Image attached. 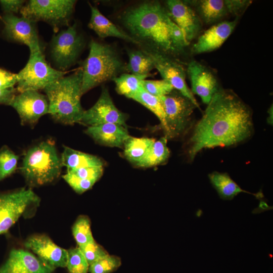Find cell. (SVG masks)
Listing matches in <instances>:
<instances>
[{
	"label": "cell",
	"mask_w": 273,
	"mask_h": 273,
	"mask_svg": "<svg viewBox=\"0 0 273 273\" xmlns=\"http://www.w3.org/2000/svg\"><path fill=\"white\" fill-rule=\"evenodd\" d=\"M253 132L250 108L234 92L220 88L195 126L189 140L190 160L204 149L239 144Z\"/></svg>",
	"instance_id": "6da1fadb"
},
{
	"label": "cell",
	"mask_w": 273,
	"mask_h": 273,
	"mask_svg": "<svg viewBox=\"0 0 273 273\" xmlns=\"http://www.w3.org/2000/svg\"><path fill=\"white\" fill-rule=\"evenodd\" d=\"M121 21L128 34L143 50L174 58L189 44L165 7L157 1H145L129 7Z\"/></svg>",
	"instance_id": "7a4b0ae2"
},
{
	"label": "cell",
	"mask_w": 273,
	"mask_h": 273,
	"mask_svg": "<svg viewBox=\"0 0 273 273\" xmlns=\"http://www.w3.org/2000/svg\"><path fill=\"white\" fill-rule=\"evenodd\" d=\"M82 79L81 67L43 89L49 102V114L55 121L66 125L79 123L85 111L80 102Z\"/></svg>",
	"instance_id": "3957f363"
},
{
	"label": "cell",
	"mask_w": 273,
	"mask_h": 273,
	"mask_svg": "<svg viewBox=\"0 0 273 273\" xmlns=\"http://www.w3.org/2000/svg\"><path fill=\"white\" fill-rule=\"evenodd\" d=\"M125 65L111 46L92 39L88 56L81 67L82 95L125 73Z\"/></svg>",
	"instance_id": "277c9868"
},
{
	"label": "cell",
	"mask_w": 273,
	"mask_h": 273,
	"mask_svg": "<svg viewBox=\"0 0 273 273\" xmlns=\"http://www.w3.org/2000/svg\"><path fill=\"white\" fill-rule=\"evenodd\" d=\"M62 167L61 158L55 142L46 140L26 151L20 169L29 186L38 187L57 179L61 174Z\"/></svg>",
	"instance_id": "5b68a950"
},
{
	"label": "cell",
	"mask_w": 273,
	"mask_h": 273,
	"mask_svg": "<svg viewBox=\"0 0 273 273\" xmlns=\"http://www.w3.org/2000/svg\"><path fill=\"white\" fill-rule=\"evenodd\" d=\"M165 114L164 136L167 139L179 138L191 126L196 105L176 89L160 97Z\"/></svg>",
	"instance_id": "8992f818"
},
{
	"label": "cell",
	"mask_w": 273,
	"mask_h": 273,
	"mask_svg": "<svg viewBox=\"0 0 273 273\" xmlns=\"http://www.w3.org/2000/svg\"><path fill=\"white\" fill-rule=\"evenodd\" d=\"M67 72L52 67L46 61L42 51L30 54L25 67L17 74L16 90H38L65 76Z\"/></svg>",
	"instance_id": "52a82bcc"
},
{
	"label": "cell",
	"mask_w": 273,
	"mask_h": 273,
	"mask_svg": "<svg viewBox=\"0 0 273 273\" xmlns=\"http://www.w3.org/2000/svg\"><path fill=\"white\" fill-rule=\"evenodd\" d=\"M76 3L74 0H30L20 12L22 17L44 21L56 29L68 24Z\"/></svg>",
	"instance_id": "ba28073f"
},
{
	"label": "cell",
	"mask_w": 273,
	"mask_h": 273,
	"mask_svg": "<svg viewBox=\"0 0 273 273\" xmlns=\"http://www.w3.org/2000/svg\"><path fill=\"white\" fill-rule=\"evenodd\" d=\"M84 46V39L74 23L53 35L50 43L51 58L60 70L64 71L76 63Z\"/></svg>",
	"instance_id": "9c48e42d"
},
{
	"label": "cell",
	"mask_w": 273,
	"mask_h": 273,
	"mask_svg": "<svg viewBox=\"0 0 273 273\" xmlns=\"http://www.w3.org/2000/svg\"><path fill=\"white\" fill-rule=\"evenodd\" d=\"M127 115L114 104L108 88L103 86L96 103L85 110L79 123L95 126L105 123H118L126 125Z\"/></svg>",
	"instance_id": "30bf717a"
},
{
	"label": "cell",
	"mask_w": 273,
	"mask_h": 273,
	"mask_svg": "<svg viewBox=\"0 0 273 273\" xmlns=\"http://www.w3.org/2000/svg\"><path fill=\"white\" fill-rule=\"evenodd\" d=\"M4 32L9 39L27 46L30 54L42 51L36 27V22L18 17L14 14H5L2 17Z\"/></svg>",
	"instance_id": "8fae6325"
},
{
	"label": "cell",
	"mask_w": 273,
	"mask_h": 273,
	"mask_svg": "<svg viewBox=\"0 0 273 273\" xmlns=\"http://www.w3.org/2000/svg\"><path fill=\"white\" fill-rule=\"evenodd\" d=\"M143 50L151 57L155 68L158 70L162 78L168 81L174 89L178 90L189 99L197 108H199L197 101L187 84L186 73L183 66L176 59L169 56Z\"/></svg>",
	"instance_id": "7c38bea8"
},
{
	"label": "cell",
	"mask_w": 273,
	"mask_h": 273,
	"mask_svg": "<svg viewBox=\"0 0 273 273\" xmlns=\"http://www.w3.org/2000/svg\"><path fill=\"white\" fill-rule=\"evenodd\" d=\"M10 106L18 113L21 123L33 124L49 114V105L46 96L38 90H26L16 95Z\"/></svg>",
	"instance_id": "4fadbf2b"
},
{
	"label": "cell",
	"mask_w": 273,
	"mask_h": 273,
	"mask_svg": "<svg viewBox=\"0 0 273 273\" xmlns=\"http://www.w3.org/2000/svg\"><path fill=\"white\" fill-rule=\"evenodd\" d=\"M165 7L189 44L201 30L202 22L199 16L186 1L168 0Z\"/></svg>",
	"instance_id": "5bb4252c"
},
{
	"label": "cell",
	"mask_w": 273,
	"mask_h": 273,
	"mask_svg": "<svg viewBox=\"0 0 273 273\" xmlns=\"http://www.w3.org/2000/svg\"><path fill=\"white\" fill-rule=\"evenodd\" d=\"M24 245L51 267L55 269L66 266L67 250L57 245L47 236H32L25 241Z\"/></svg>",
	"instance_id": "9a60e30c"
},
{
	"label": "cell",
	"mask_w": 273,
	"mask_h": 273,
	"mask_svg": "<svg viewBox=\"0 0 273 273\" xmlns=\"http://www.w3.org/2000/svg\"><path fill=\"white\" fill-rule=\"evenodd\" d=\"M54 270L30 252L20 248L11 249L0 266V273H52Z\"/></svg>",
	"instance_id": "2e32d148"
},
{
	"label": "cell",
	"mask_w": 273,
	"mask_h": 273,
	"mask_svg": "<svg viewBox=\"0 0 273 273\" xmlns=\"http://www.w3.org/2000/svg\"><path fill=\"white\" fill-rule=\"evenodd\" d=\"M187 73L191 84V92L199 96L202 101L208 104L220 89L217 79L205 66L196 60L188 64Z\"/></svg>",
	"instance_id": "e0dca14e"
},
{
	"label": "cell",
	"mask_w": 273,
	"mask_h": 273,
	"mask_svg": "<svg viewBox=\"0 0 273 273\" xmlns=\"http://www.w3.org/2000/svg\"><path fill=\"white\" fill-rule=\"evenodd\" d=\"M238 18L217 23L200 35L192 47L193 54L210 52L219 48L234 31Z\"/></svg>",
	"instance_id": "ac0fdd59"
},
{
	"label": "cell",
	"mask_w": 273,
	"mask_h": 273,
	"mask_svg": "<svg viewBox=\"0 0 273 273\" xmlns=\"http://www.w3.org/2000/svg\"><path fill=\"white\" fill-rule=\"evenodd\" d=\"M85 132L94 141L103 146L123 148L130 136L125 126L118 123H105L88 126Z\"/></svg>",
	"instance_id": "d6986e66"
},
{
	"label": "cell",
	"mask_w": 273,
	"mask_h": 273,
	"mask_svg": "<svg viewBox=\"0 0 273 273\" xmlns=\"http://www.w3.org/2000/svg\"><path fill=\"white\" fill-rule=\"evenodd\" d=\"M90 18L88 27L92 29L99 37L105 38L114 37L139 46L138 43L126 32L118 28L103 15L96 6L89 4Z\"/></svg>",
	"instance_id": "ffe728a7"
},
{
	"label": "cell",
	"mask_w": 273,
	"mask_h": 273,
	"mask_svg": "<svg viewBox=\"0 0 273 273\" xmlns=\"http://www.w3.org/2000/svg\"><path fill=\"white\" fill-rule=\"evenodd\" d=\"M186 2L195 11L202 22L207 24L218 23L228 14L224 0H193Z\"/></svg>",
	"instance_id": "44dd1931"
},
{
	"label": "cell",
	"mask_w": 273,
	"mask_h": 273,
	"mask_svg": "<svg viewBox=\"0 0 273 273\" xmlns=\"http://www.w3.org/2000/svg\"><path fill=\"white\" fill-rule=\"evenodd\" d=\"M208 177L212 186L222 199L232 200L242 192L251 194L258 199L263 197L261 192L252 193L243 190L227 173L214 171L208 175Z\"/></svg>",
	"instance_id": "7402d4cb"
},
{
	"label": "cell",
	"mask_w": 273,
	"mask_h": 273,
	"mask_svg": "<svg viewBox=\"0 0 273 273\" xmlns=\"http://www.w3.org/2000/svg\"><path fill=\"white\" fill-rule=\"evenodd\" d=\"M62 166L67 170L86 167L104 166V162L100 157L64 146L61 155Z\"/></svg>",
	"instance_id": "603a6c76"
},
{
	"label": "cell",
	"mask_w": 273,
	"mask_h": 273,
	"mask_svg": "<svg viewBox=\"0 0 273 273\" xmlns=\"http://www.w3.org/2000/svg\"><path fill=\"white\" fill-rule=\"evenodd\" d=\"M155 141L153 138H135L130 135L123 145L125 158L131 164L137 166Z\"/></svg>",
	"instance_id": "cb8c5ba5"
},
{
	"label": "cell",
	"mask_w": 273,
	"mask_h": 273,
	"mask_svg": "<svg viewBox=\"0 0 273 273\" xmlns=\"http://www.w3.org/2000/svg\"><path fill=\"white\" fill-rule=\"evenodd\" d=\"M128 62L125 65V73L137 75L150 76L155 68L151 57L144 50H131L128 53Z\"/></svg>",
	"instance_id": "d4e9b609"
},
{
	"label": "cell",
	"mask_w": 273,
	"mask_h": 273,
	"mask_svg": "<svg viewBox=\"0 0 273 273\" xmlns=\"http://www.w3.org/2000/svg\"><path fill=\"white\" fill-rule=\"evenodd\" d=\"M167 141V139L165 136L157 141L155 140L137 167L148 168L165 162L170 156Z\"/></svg>",
	"instance_id": "484cf974"
},
{
	"label": "cell",
	"mask_w": 273,
	"mask_h": 273,
	"mask_svg": "<svg viewBox=\"0 0 273 273\" xmlns=\"http://www.w3.org/2000/svg\"><path fill=\"white\" fill-rule=\"evenodd\" d=\"M148 76L123 73L114 80L116 92L121 95L132 99L143 87V81Z\"/></svg>",
	"instance_id": "4316f807"
},
{
	"label": "cell",
	"mask_w": 273,
	"mask_h": 273,
	"mask_svg": "<svg viewBox=\"0 0 273 273\" xmlns=\"http://www.w3.org/2000/svg\"><path fill=\"white\" fill-rule=\"evenodd\" d=\"M131 99L140 103L152 112L159 119L161 127L165 126V114L159 98L154 96L143 88Z\"/></svg>",
	"instance_id": "83f0119b"
},
{
	"label": "cell",
	"mask_w": 273,
	"mask_h": 273,
	"mask_svg": "<svg viewBox=\"0 0 273 273\" xmlns=\"http://www.w3.org/2000/svg\"><path fill=\"white\" fill-rule=\"evenodd\" d=\"M72 232L78 247L95 241L91 231L90 221L86 216L81 215L77 218L72 226Z\"/></svg>",
	"instance_id": "f1b7e54d"
},
{
	"label": "cell",
	"mask_w": 273,
	"mask_h": 273,
	"mask_svg": "<svg viewBox=\"0 0 273 273\" xmlns=\"http://www.w3.org/2000/svg\"><path fill=\"white\" fill-rule=\"evenodd\" d=\"M18 159L19 156L8 147L0 149V182L15 172Z\"/></svg>",
	"instance_id": "f546056e"
},
{
	"label": "cell",
	"mask_w": 273,
	"mask_h": 273,
	"mask_svg": "<svg viewBox=\"0 0 273 273\" xmlns=\"http://www.w3.org/2000/svg\"><path fill=\"white\" fill-rule=\"evenodd\" d=\"M66 267L69 273H87L89 265L78 247L67 250Z\"/></svg>",
	"instance_id": "4dcf8cb0"
},
{
	"label": "cell",
	"mask_w": 273,
	"mask_h": 273,
	"mask_svg": "<svg viewBox=\"0 0 273 273\" xmlns=\"http://www.w3.org/2000/svg\"><path fill=\"white\" fill-rule=\"evenodd\" d=\"M121 264V259L115 255L108 254L89 265L90 273H111Z\"/></svg>",
	"instance_id": "1f68e13d"
},
{
	"label": "cell",
	"mask_w": 273,
	"mask_h": 273,
	"mask_svg": "<svg viewBox=\"0 0 273 273\" xmlns=\"http://www.w3.org/2000/svg\"><path fill=\"white\" fill-rule=\"evenodd\" d=\"M11 191L0 192V235L6 233L13 225L10 213Z\"/></svg>",
	"instance_id": "d6a6232c"
},
{
	"label": "cell",
	"mask_w": 273,
	"mask_h": 273,
	"mask_svg": "<svg viewBox=\"0 0 273 273\" xmlns=\"http://www.w3.org/2000/svg\"><path fill=\"white\" fill-rule=\"evenodd\" d=\"M144 89L149 94L160 98L169 94L174 89L172 85L165 79L148 80L143 81Z\"/></svg>",
	"instance_id": "836d02e7"
},
{
	"label": "cell",
	"mask_w": 273,
	"mask_h": 273,
	"mask_svg": "<svg viewBox=\"0 0 273 273\" xmlns=\"http://www.w3.org/2000/svg\"><path fill=\"white\" fill-rule=\"evenodd\" d=\"M78 247L89 265L109 254L106 250L102 246L98 244L95 240Z\"/></svg>",
	"instance_id": "e575fe53"
},
{
	"label": "cell",
	"mask_w": 273,
	"mask_h": 273,
	"mask_svg": "<svg viewBox=\"0 0 273 273\" xmlns=\"http://www.w3.org/2000/svg\"><path fill=\"white\" fill-rule=\"evenodd\" d=\"M62 177L70 187L79 194L90 189L97 182L94 180L79 178L67 172Z\"/></svg>",
	"instance_id": "d590c367"
},
{
	"label": "cell",
	"mask_w": 273,
	"mask_h": 273,
	"mask_svg": "<svg viewBox=\"0 0 273 273\" xmlns=\"http://www.w3.org/2000/svg\"><path fill=\"white\" fill-rule=\"evenodd\" d=\"M103 166L86 167L67 170V172L78 177L98 181L102 176Z\"/></svg>",
	"instance_id": "8d00e7d4"
},
{
	"label": "cell",
	"mask_w": 273,
	"mask_h": 273,
	"mask_svg": "<svg viewBox=\"0 0 273 273\" xmlns=\"http://www.w3.org/2000/svg\"><path fill=\"white\" fill-rule=\"evenodd\" d=\"M228 14L238 18L252 3L250 0H224Z\"/></svg>",
	"instance_id": "74e56055"
},
{
	"label": "cell",
	"mask_w": 273,
	"mask_h": 273,
	"mask_svg": "<svg viewBox=\"0 0 273 273\" xmlns=\"http://www.w3.org/2000/svg\"><path fill=\"white\" fill-rule=\"evenodd\" d=\"M25 2L23 0H0V5L6 14H14L20 11Z\"/></svg>",
	"instance_id": "f35d334b"
},
{
	"label": "cell",
	"mask_w": 273,
	"mask_h": 273,
	"mask_svg": "<svg viewBox=\"0 0 273 273\" xmlns=\"http://www.w3.org/2000/svg\"><path fill=\"white\" fill-rule=\"evenodd\" d=\"M17 83V74L0 68V89L13 87Z\"/></svg>",
	"instance_id": "ab89813d"
},
{
	"label": "cell",
	"mask_w": 273,
	"mask_h": 273,
	"mask_svg": "<svg viewBox=\"0 0 273 273\" xmlns=\"http://www.w3.org/2000/svg\"><path fill=\"white\" fill-rule=\"evenodd\" d=\"M16 92V88L14 87L0 89V104L10 105Z\"/></svg>",
	"instance_id": "60d3db41"
},
{
	"label": "cell",
	"mask_w": 273,
	"mask_h": 273,
	"mask_svg": "<svg viewBox=\"0 0 273 273\" xmlns=\"http://www.w3.org/2000/svg\"><path fill=\"white\" fill-rule=\"evenodd\" d=\"M271 209H272V207H270L268 205L266 202L263 201H261L260 202L259 206L254 210L253 213H259Z\"/></svg>",
	"instance_id": "b9f144b4"
},
{
	"label": "cell",
	"mask_w": 273,
	"mask_h": 273,
	"mask_svg": "<svg viewBox=\"0 0 273 273\" xmlns=\"http://www.w3.org/2000/svg\"><path fill=\"white\" fill-rule=\"evenodd\" d=\"M268 117L267 118V121L270 124H272V105L270 106L268 110Z\"/></svg>",
	"instance_id": "7bdbcfd3"
},
{
	"label": "cell",
	"mask_w": 273,
	"mask_h": 273,
	"mask_svg": "<svg viewBox=\"0 0 273 273\" xmlns=\"http://www.w3.org/2000/svg\"><path fill=\"white\" fill-rule=\"evenodd\" d=\"M0 19L2 20V17L0 16Z\"/></svg>",
	"instance_id": "ee69618b"
}]
</instances>
